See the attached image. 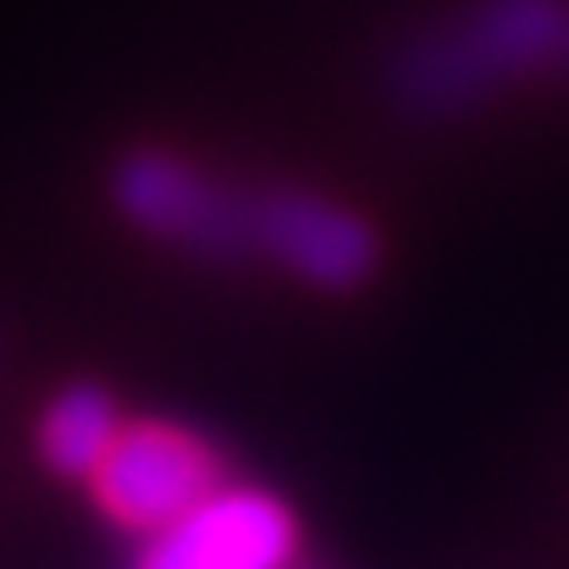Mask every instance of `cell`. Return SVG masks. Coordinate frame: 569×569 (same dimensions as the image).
<instances>
[{
	"label": "cell",
	"mask_w": 569,
	"mask_h": 569,
	"mask_svg": "<svg viewBox=\"0 0 569 569\" xmlns=\"http://www.w3.org/2000/svg\"><path fill=\"white\" fill-rule=\"evenodd\" d=\"M227 487L221 453L178 426H128L94 465V492L100 503L133 526V531H161L193 503Z\"/></svg>",
	"instance_id": "obj_1"
},
{
	"label": "cell",
	"mask_w": 569,
	"mask_h": 569,
	"mask_svg": "<svg viewBox=\"0 0 569 569\" xmlns=\"http://www.w3.org/2000/svg\"><path fill=\"white\" fill-rule=\"evenodd\" d=\"M299 531L288 509L249 487H221L172 526L150 531L133 569H288Z\"/></svg>",
	"instance_id": "obj_2"
},
{
	"label": "cell",
	"mask_w": 569,
	"mask_h": 569,
	"mask_svg": "<svg viewBox=\"0 0 569 569\" xmlns=\"http://www.w3.org/2000/svg\"><path fill=\"white\" fill-rule=\"evenodd\" d=\"M122 210L161 232V238H178L189 249L204 254H243L254 238H249V204H238L232 193L210 189L204 178H193L189 167L178 161H161V156H144V161H128L122 178Z\"/></svg>",
	"instance_id": "obj_3"
},
{
	"label": "cell",
	"mask_w": 569,
	"mask_h": 569,
	"mask_svg": "<svg viewBox=\"0 0 569 569\" xmlns=\"http://www.w3.org/2000/svg\"><path fill=\"white\" fill-rule=\"evenodd\" d=\"M249 238L321 288H355L377 266V238L355 216H343L321 199H305V193L254 199L249 204Z\"/></svg>",
	"instance_id": "obj_4"
},
{
	"label": "cell",
	"mask_w": 569,
	"mask_h": 569,
	"mask_svg": "<svg viewBox=\"0 0 569 569\" xmlns=\"http://www.w3.org/2000/svg\"><path fill=\"white\" fill-rule=\"evenodd\" d=\"M122 420H117V403L100 392V387H67L44 426H39V448L50 459V470L61 476H94V465L106 459V448L117 442Z\"/></svg>",
	"instance_id": "obj_5"
}]
</instances>
